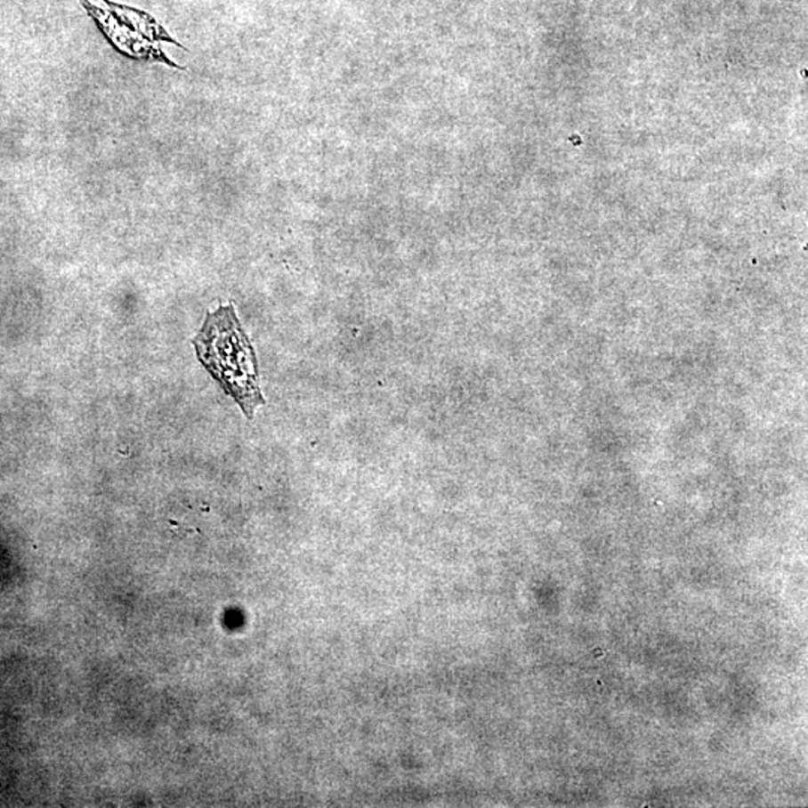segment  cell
I'll return each instance as SVG.
<instances>
[{
  "mask_svg": "<svg viewBox=\"0 0 808 808\" xmlns=\"http://www.w3.org/2000/svg\"><path fill=\"white\" fill-rule=\"evenodd\" d=\"M193 344L199 361L226 394L237 401L246 416L252 418L256 406L263 403L258 384V362L234 307H221L214 313H208Z\"/></svg>",
  "mask_w": 808,
  "mask_h": 808,
  "instance_id": "1",
  "label": "cell"
}]
</instances>
